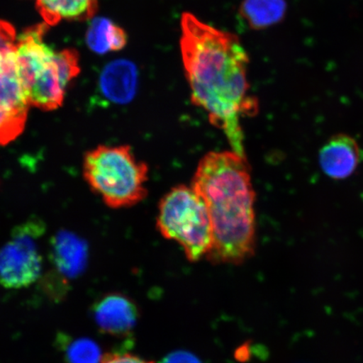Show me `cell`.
Returning a JSON list of instances; mask_svg holds the SVG:
<instances>
[{
  "label": "cell",
  "instance_id": "2e32d148",
  "mask_svg": "<svg viewBox=\"0 0 363 363\" xmlns=\"http://www.w3.org/2000/svg\"><path fill=\"white\" fill-rule=\"evenodd\" d=\"M101 363H154L130 353H112L103 357Z\"/></svg>",
  "mask_w": 363,
  "mask_h": 363
},
{
  "label": "cell",
  "instance_id": "9c48e42d",
  "mask_svg": "<svg viewBox=\"0 0 363 363\" xmlns=\"http://www.w3.org/2000/svg\"><path fill=\"white\" fill-rule=\"evenodd\" d=\"M138 85V71L133 62L120 59L104 67L99 88L107 101L128 104L135 97Z\"/></svg>",
  "mask_w": 363,
  "mask_h": 363
},
{
  "label": "cell",
  "instance_id": "6da1fadb",
  "mask_svg": "<svg viewBox=\"0 0 363 363\" xmlns=\"http://www.w3.org/2000/svg\"><path fill=\"white\" fill-rule=\"evenodd\" d=\"M180 48L192 102L223 131L233 151L245 155L240 121L256 115L258 101L248 83L249 57L238 36L191 13L181 19Z\"/></svg>",
  "mask_w": 363,
  "mask_h": 363
},
{
  "label": "cell",
  "instance_id": "52a82bcc",
  "mask_svg": "<svg viewBox=\"0 0 363 363\" xmlns=\"http://www.w3.org/2000/svg\"><path fill=\"white\" fill-rule=\"evenodd\" d=\"M95 323L103 333L121 337L135 328L139 317L135 303L121 294H108L95 302Z\"/></svg>",
  "mask_w": 363,
  "mask_h": 363
},
{
  "label": "cell",
  "instance_id": "7a4b0ae2",
  "mask_svg": "<svg viewBox=\"0 0 363 363\" xmlns=\"http://www.w3.org/2000/svg\"><path fill=\"white\" fill-rule=\"evenodd\" d=\"M191 186L206 203L211 222L207 259L231 265L247 261L256 249V194L246 156L233 150L208 153Z\"/></svg>",
  "mask_w": 363,
  "mask_h": 363
},
{
  "label": "cell",
  "instance_id": "3957f363",
  "mask_svg": "<svg viewBox=\"0 0 363 363\" xmlns=\"http://www.w3.org/2000/svg\"><path fill=\"white\" fill-rule=\"evenodd\" d=\"M148 166L127 145H101L86 152L83 174L94 193L111 208L135 206L147 197Z\"/></svg>",
  "mask_w": 363,
  "mask_h": 363
},
{
  "label": "cell",
  "instance_id": "e0dca14e",
  "mask_svg": "<svg viewBox=\"0 0 363 363\" xmlns=\"http://www.w3.org/2000/svg\"><path fill=\"white\" fill-rule=\"evenodd\" d=\"M162 363H201L192 354L185 352H178L171 354L165 358Z\"/></svg>",
  "mask_w": 363,
  "mask_h": 363
},
{
  "label": "cell",
  "instance_id": "7c38bea8",
  "mask_svg": "<svg viewBox=\"0 0 363 363\" xmlns=\"http://www.w3.org/2000/svg\"><path fill=\"white\" fill-rule=\"evenodd\" d=\"M86 43L94 52L106 54L124 48L127 35L121 27L108 18L96 17L90 22Z\"/></svg>",
  "mask_w": 363,
  "mask_h": 363
},
{
  "label": "cell",
  "instance_id": "277c9868",
  "mask_svg": "<svg viewBox=\"0 0 363 363\" xmlns=\"http://www.w3.org/2000/svg\"><path fill=\"white\" fill-rule=\"evenodd\" d=\"M157 228L163 238L183 248L192 262L206 257L213 244L210 216L206 203L192 186L172 189L159 203Z\"/></svg>",
  "mask_w": 363,
  "mask_h": 363
},
{
  "label": "cell",
  "instance_id": "ba28073f",
  "mask_svg": "<svg viewBox=\"0 0 363 363\" xmlns=\"http://www.w3.org/2000/svg\"><path fill=\"white\" fill-rule=\"evenodd\" d=\"M361 160V152L352 136L339 134L330 138L320 149L321 169L330 179L342 180L355 172Z\"/></svg>",
  "mask_w": 363,
  "mask_h": 363
},
{
  "label": "cell",
  "instance_id": "4fadbf2b",
  "mask_svg": "<svg viewBox=\"0 0 363 363\" xmlns=\"http://www.w3.org/2000/svg\"><path fill=\"white\" fill-rule=\"evenodd\" d=\"M286 10L285 0H244L239 13L250 28L262 30L282 21Z\"/></svg>",
  "mask_w": 363,
  "mask_h": 363
},
{
  "label": "cell",
  "instance_id": "30bf717a",
  "mask_svg": "<svg viewBox=\"0 0 363 363\" xmlns=\"http://www.w3.org/2000/svg\"><path fill=\"white\" fill-rule=\"evenodd\" d=\"M50 257L55 269L67 279H74L85 269L87 243L70 231H59L50 244Z\"/></svg>",
  "mask_w": 363,
  "mask_h": 363
},
{
  "label": "cell",
  "instance_id": "5bb4252c",
  "mask_svg": "<svg viewBox=\"0 0 363 363\" xmlns=\"http://www.w3.org/2000/svg\"><path fill=\"white\" fill-rule=\"evenodd\" d=\"M68 363H101V348L92 340L72 339L61 335L58 340Z\"/></svg>",
  "mask_w": 363,
  "mask_h": 363
},
{
  "label": "cell",
  "instance_id": "5b68a950",
  "mask_svg": "<svg viewBox=\"0 0 363 363\" xmlns=\"http://www.w3.org/2000/svg\"><path fill=\"white\" fill-rule=\"evenodd\" d=\"M45 228L42 220L31 218L13 230L10 240L0 249V284L4 288H26L38 279L43 258L38 242Z\"/></svg>",
  "mask_w": 363,
  "mask_h": 363
},
{
  "label": "cell",
  "instance_id": "9a60e30c",
  "mask_svg": "<svg viewBox=\"0 0 363 363\" xmlns=\"http://www.w3.org/2000/svg\"><path fill=\"white\" fill-rule=\"evenodd\" d=\"M17 38L15 28L0 21V67L16 65Z\"/></svg>",
  "mask_w": 363,
  "mask_h": 363
},
{
  "label": "cell",
  "instance_id": "8992f818",
  "mask_svg": "<svg viewBox=\"0 0 363 363\" xmlns=\"http://www.w3.org/2000/svg\"><path fill=\"white\" fill-rule=\"evenodd\" d=\"M79 72V55L74 50L56 51L26 86L30 106L45 111L60 108L68 84Z\"/></svg>",
  "mask_w": 363,
  "mask_h": 363
},
{
  "label": "cell",
  "instance_id": "8fae6325",
  "mask_svg": "<svg viewBox=\"0 0 363 363\" xmlns=\"http://www.w3.org/2000/svg\"><path fill=\"white\" fill-rule=\"evenodd\" d=\"M35 6L45 24L62 21H85L97 11V0H35Z\"/></svg>",
  "mask_w": 363,
  "mask_h": 363
}]
</instances>
